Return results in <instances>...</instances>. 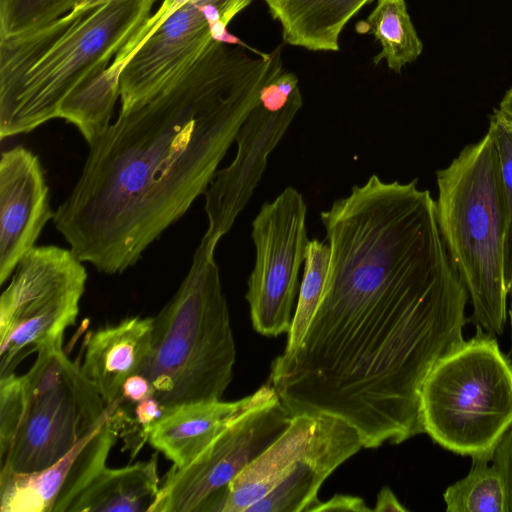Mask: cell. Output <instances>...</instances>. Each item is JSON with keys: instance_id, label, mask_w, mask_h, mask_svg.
<instances>
[{"instance_id": "7c38bea8", "label": "cell", "mask_w": 512, "mask_h": 512, "mask_svg": "<svg viewBox=\"0 0 512 512\" xmlns=\"http://www.w3.org/2000/svg\"><path fill=\"white\" fill-rule=\"evenodd\" d=\"M229 0H188L131 56L119 75L120 111L155 93L214 42L234 44L227 31Z\"/></svg>"}, {"instance_id": "8992f818", "label": "cell", "mask_w": 512, "mask_h": 512, "mask_svg": "<svg viewBox=\"0 0 512 512\" xmlns=\"http://www.w3.org/2000/svg\"><path fill=\"white\" fill-rule=\"evenodd\" d=\"M62 346L40 349L23 375L0 377V471L31 473L57 462L111 415Z\"/></svg>"}, {"instance_id": "d4e9b609", "label": "cell", "mask_w": 512, "mask_h": 512, "mask_svg": "<svg viewBox=\"0 0 512 512\" xmlns=\"http://www.w3.org/2000/svg\"><path fill=\"white\" fill-rule=\"evenodd\" d=\"M492 464L500 474L505 492V512H512V426L497 444Z\"/></svg>"}, {"instance_id": "7402d4cb", "label": "cell", "mask_w": 512, "mask_h": 512, "mask_svg": "<svg viewBox=\"0 0 512 512\" xmlns=\"http://www.w3.org/2000/svg\"><path fill=\"white\" fill-rule=\"evenodd\" d=\"M328 243L310 240L303 267L296 308L284 351L296 348L302 341L321 299L329 266Z\"/></svg>"}, {"instance_id": "2e32d148", "label": "cell", "mask_w": 512, "mask_h": 512, "mask_svg": "<svg viewBox=\"0 0 512 512\" xmlns=\"http://www.w3.org/2000/svg\"><path fill=\"white\" fill-rule=\"evenodd\" d=\"M278 397L264 384L242 399L187 403L164 411L149 429L148 443L182 468L195 459L235 418Z\"/></svg>"}, {"instance_id": "277c9868", "label": "cell", "mask_w": 512, "mask_h": 512, "mask_svg": "<svg viewBox=\"0 0 512 512\" xmlns=\"http://www.w3.org/2000/svg\"><path fill=\"white\" fill-rule=\"evenodd\" d=\"M202 237L179 288L153 317L152 346L139 374L164 410L221 400L233 378L236 346L214 253Z\"/></svg>"}, {"instance_id": "5bb4252c", "label": "cell", "mask_w": 512, "mask_h": 512, "mask_svg": "<svg viewBox=\"0 0 512 512\" xmlns=\"http://www.w3.org/2000/svg\"><path fill=\"white\" fill-rule=\"evenodd\" d=\"M117 434L109 418L49 467L31 473L0 471L1 512H68L106 466Z\"/></svg>"}, {"instance_id": "4316f807", "label": "cell", "mask_w": 512, "mask_h": 512, "mask_svg": "<svg viewBox=\"0 0 512 512\" xmlns=\"http://www.w3.org/2000/svg\"><path fill=\"white\" fill-rule=\"evenodd\" d=\"M321 511H353V512H367L373 511L368 507L365 501L357 496L336 494L329 500L321 502L315 507L313 512Z\"/></svg>"}, {"instance_id": "484cf974", "label": "cell", "mask_w": 512, "mask_h": 512, "mask_svg": "<svg viewBox=\"0 0 512 512\" xmlns=\"http://www.w3.org/2000/svg\"><path fill=\"white\" fill-rule=\"evenodd\" d=\"M152 396L154 389L151 382L142 374H134L124 382L119 400L133 405Z\"/></svg>"}, {"instance_id": "44dd1931", "label": "cell", "mask_w": 512, "mask_h": 512, "mask_svg": "<svg viewBox=\"0 0 512 512\" xmlns=\"http://www.w3.org/2000/svg\"><path fill=\"white\" fill-rule=\"evenodd\" d=\"M489 462L473 460L467 476L445 490L447 512H505L503 483L499 472Z\"/></svg>"}, {"instance_id": "52a82bcc", "label": "cell", "mask_w": 512, "mask_h": 512, "mask_svg": "<svg viewBox=\"0 0 512 512\" xmlns=\"http://www.w3.org/2000/svg\"><path fill=\"white\" fill-rule=\"evenodd\" d=\"M423 433L443 448L492 461L512 426V361L494 335L476 334L444 353L424 378L419 395Z\"/></svg>"}, {"instance_id": "8fae6325", "label": "cell", "mask_w": 512, "mask_h": 512, "mask_svg": "<svg viewBox=\"0 0 512 512\" xmlns=\"http://www.w3.org/2000/svg\"><path fill=\"white\" fill-rule=\"evenodd\" d=\"M307 205L293 187L265 203L252 221L255 265L245 298L256 332L278 337L290 330L299 270L309 243Z\"/></svg>"}, {"instance_id": "cb8c5ba5", "label": "cell", "mask_w": 512, "mask_h": 512, "mask_svg": "<svg viewBox=\"0 0 512 512\" xmlns=\"http://www.w3.org/2000/svg\"><path fill=\"white\" fill-rule=\"evenodd\" d=\"M499 158V169L506 210L504 238V276L510 290L512 284V119L500 109H494L490 117Z\"/></svg>"}, {"instance_id": "83f0119b", "label": "cell", "mask_w": 512, "mask_h": 512, "mask_svg": "<svg viewBox=\"0 0 512 512\" xmlns=\"http://www.w3.org/2000/svg\"><path fill=\"white\" fill-rule=\"evenodd\" d=\"M375 512H407L408 509L404 507L393 491L389 487L382 488L376 500V505L372 508Z\"/></svg>"}, {"instance_id": "4fadbf2b", "label": "cell", "mask_w": 512, "mask_h": 512, "mask_svg": "<svg viewBox=\"0 0 512 512\" xmlns=\"http://www.w3.org/2000/svg\"><path fill=\"white\" fill-rule=\"evenodd\" d=\"M302 106L301 92L281 110L253 108L235 141L237 152L227 167L216 172L205 191L208 228L203 236L219 242L248 204L276 148Z\"/></svg>"}, {"instance_id": "ba28073f", "label": "cell", "mask_w": 512, "mask_h": 512, "mask_svg": "<svg viewBox=\"0 0 512 512\" xmlns=\"http://www.w3.org/2000/svg\"><path fill=\"white\" fill-rule=\"evenodd\" d=\"M359 432L329 414L288 426L226 488L222 512H313L325 480L363 448Z\"/></svg>"}, {"instance_id": "ffe728a7", "label": "cell", "mask_w": 512, "mask_h": 512, "mask_svg": "<svg viewBox=\"0 0 512 512\" xmlns=\"http://www.w3.org/2000/svg\"><path fill=\"white\" fill-rule=\"evenodd\" d=\"M359 33L372 34L382 50L374 56L383 59L396 73L420 56L423 44L411 22L405 0H378L367 19L356 27Z\"/></svg>"}, {"instance_id": "ac0fdd59", "label": "cell", "mask_w": 512, "mask_h": 512, "mask_svg": "<svg viewBox=\"0 0 512 512\" xmlns=\"http://www.w3.org/2000/svg\"><path fill=\"white\" fill-rule=\"evenodd\" d=\"M373 0H265L281 25L285 44L311 51H338L339 36L361 8Z\"/></svg>"}, {"instance_id": "e0dca14e", "label": "cell", "mask_w": 512, "mask_h": 512, "mask_svg": "<svg viewBox=\"0 0 512 512\" xmlns=\"http://www.w3.org/2000/svg\"><path fill=\"white\" fill-rule=\"evenodd\" d=\"M152 333L153 317L133 316L86 337L79 366L107 405L118 401L126 379L144 368Z\"/></svg>"}, {"instance_id": "7a4b0ae2", "label": "cell", "mask_w": 512, "mask_h": 512, "mask_svg": "<svg viewBox=\"0 0 512 512\" xmlns=\"http://www.w3.org/2000/svg\"><path fill=\"white\" fill-rule=\"evenodd\" d=\"M280 50L258 57L214 41L155 93L120 111L89 145L72 192L53 217L83 262L121 274L204 194Z\"/></svg>"}, {"instance_id": "f1b7e54d", "label": "cell", "mask_w": 512, "mask_h": 512, "mask_svg": "<svg viewBox=\"0 0 512 512\" xmlns=\"http://www.w3.org/2000/svg\"><path fill=\"white\" fill-rule=\"evenodd\" d=\"M110 1H115V0H79L78 3L75 5V7L71 11H73V12L85 11V10L100 6V5L110 2Z\"/></svg>"}, {"instance_id": "9a60e30c", "label": "cell", "mask_w": 512, "mask_h": 512, "mask_svg": "<svg viewBox=\"0 0 512 512\" xmlns=\"http://www.w3.org/2000/svg\"><path fill=\"white\" fill-rule=\"evenodd\" d=\"M54 214L39 158L20 145L3 151L0 160L1 285L35 247Z\"/></svg>"}, {"instance_id": "3957f363", "label": "cell", "mask_w": 512, "mask_h": 512, "mask_svg": "<svg viewBox=\"0 0 512 512\" xmlns=\"http://www.w3.org/2000/svg\"><path fill=\"white\" fill-rule=\"evenodd\" d=\"M156 1H110L0 37V138L59 118L64 100L110 65Z\"/></svg>"}, {"instance_id": "d6986e66", "label": "cell", "mask_w": 512, "mask_h": 512, "mask_svg": "<svg viewBox=\"0 0 512 512\" xmlns=\"http://www.w3.org/2000/svg\"><path fill=\"white\" fill-rule=\"evenodd\" d=\"M158 457L121 468L104 467L68 512H149L159 489Z\"/></svg>"}, {"instance_id": "5b68a950", "label": "cell", "mask_w": 512, "mask_h": 512, "mask_svg": "<svg viewBox=\"0 0 512 512\" xmlns=\"http://www.w3.org/2000/svg\"><path fill=\"white\" fill-rule=\"evenodd\" d=\"M436 209L450 259L473 306L469 321L501 335L509 294L504 276L506 210L490 129L437 172Z\"/></svg>"}, {"instance_id": "4dcf8cb0", "label": "cell", "mask_w": 512, "mask_h": 512, "mask_svg": "<svg viewBox=\"0 0 512 512\" xmlns=\"http://www.w3.org/2000/svg\"><path fill=\"white\" fill-rule=\"evenodd\" d=\"M509 294H511V303H510V309H509V316H510V324H511V338H512V284L509 290Z\"/></svg>"}, {"instance_id": "6da1fadb", "label": "cell", "mask_w": 512, "mask_h": 512, "mask_svg": "<svg viewBox=\"0 0 512 512\" xmlns=\"http://www.w3.org/2000/svg\"><path fill=\"white\" fill-rule=\"evenodd\" d=\"M330 249L323 293L300 344L268 383L291 416L343 419L365 448L423 433L422 382L464 340L469 294L436 202L414 181L372 175L320 214Z\"/></svg>"}, {"instance_id": "f546056e", "label": "cell", "mask_w": 512, "mask_h": 512, "mask_svg": "<svg viewBox=\"0 0 512 512\" xmlns=\"http://www.w3.org/2000/svg\"><path fill=\"white\" fill-rule=\"evenodd\" d=\"M499 109L512 119V87L505 93L502 98Z\"/></svg>"}, {"instance_id": "603a6c76", "label": "cell", "mask_w": 512, "mask_h": 512, "mask_svg": "<svg viewBox=\"0 0 512 512\" xmlns=\"http://www.w3.org/2000/svg\"><path fill=\"white\" fill-rule=\"evenodd\" d=\"M79 0H0V37L42 27L70 12Z\"/></svg>"}, {"instance_id": "9c48e42d", "label": "cell", "mask_w": 512, "mask_h": 512, "mask_svg": "<svg viewBox=\"0 0 512 512\" xmlns=\"http://www.w3.org/2000/svg\"><path fill=\"white\" fill-rule=\"evenodd\" d=\"M87 278L70 248L35 246L21 259L0 297V377L15 373L29 354L62 346Z\"/></svg>"}, {"instance_id": "30bf717a", "label": "cell", "mask_w": 512, "mask_h": 512, "mask_svg": "<svg viewBox=\"0 0 512 512\" xmlns=\"http://www.w3.org/2000/svg\"><path fill=\"white\" fill-rule=\"evenodd\" d=\"M291 417L277 397L235 418L188 465L171 466L149 512H221L229 483L277 439Z\"/></svg>"}]
</instances>
